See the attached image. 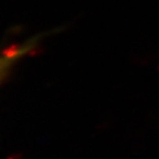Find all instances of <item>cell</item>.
I'll list each match as a JSON object with an SVG mask.
<instances>
[{
    "label": "cell",
    "mask_w": 159,
    "mask_h": 159,
    "mask_svg": "<svg viewBox=\"0 0 159 159\" xmlns=\"http://www.w3.org/2000/svg\"><path fill=\"white\" fill-rule=\"evenodd\" d=\"M24 52L23 48H14L12 47L8 51L4 52L0 56V81L2 80V78L6 75V73L8 72V70L11 68L13 63L17 60L18 58L21 56V53Z\"/></svg>",
    "instance_id": "6da1fadb"
}]
</instances>
